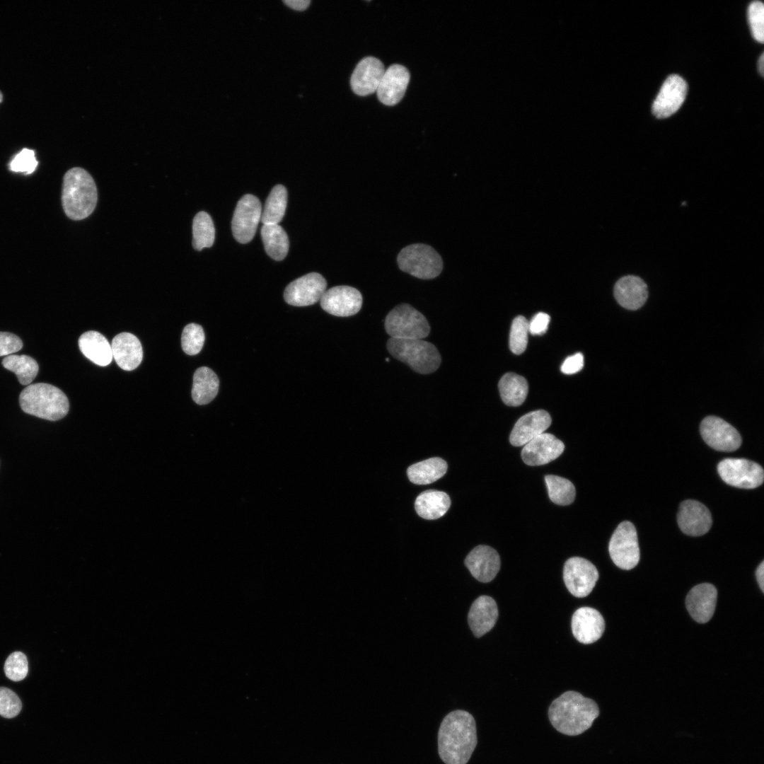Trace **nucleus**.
<instances>
[{
    "label": "nucleus",
    "mask_w": 764,
    "mask_h": 764,
    "mask_svg": "<svg viewBox=\"0 0 764 764\" xmlns=\"http://www.w3.org/2000/svg\"><path fill=\"white\" fill-rule=\"evenodd\" d=\"M384 326L387 334L394 339H424L430 332L425 316L407 303L392 309L386 317Z\"/></svg>",
    "instance_id": "nucleus-6"
},
{
    "label": "nucleus",
    "mask_w": 764,
    "mask_h": 764,
    "mask_svg": "<svg viewBox=\"0 0 764 764\" xmlns=\"http://www.w3.org/2000/svg\"><path fill=\"white\" fill-rule=\"evenodd\" d=\"M386 69L383 64L374 57L362 59L355 67L350 79L354 93L364 96L377 91Z\"/></svg>",
    "instance_id": "nucleus-18"
},
{
    "label": "nucleus",
    "mask_w": 764,
    "mask_h": 764,
    "mask_svg": "<svg viewBox=\"0 0 764 764\" xmlns=\"http://www.w3.org/2000/svg\"><path fill=\"white\" fill-rule=\"evenodd\" d=\"M717 471L724 482L743 489L756 488L764 478L763 468L744 458H725L719 463Z\"/></svg>",
    "instance_id": "nucleus-9"
},
{
    "label": "nucleus",
    "mask_w": 764,
    "mask_h": 764,
    "mask_svg": "<svg viewBox=\"0 0 764 764\" xmlns=\"http://www.w3.org/2000/svg\"><path fill=\"white\" fill-rule=\"evenodd\" d=\"M21 409L29 415L51 421L64 417L69 409L66 395L48 383L28 385L20 394Z\"/></svg>",
    "instance_id": "nucleus-4"
},
{
    "label": "nucleus",
    "mask_w": 764,
    "mask_h": 764,
    "mask_svg": "<svg viewBox=\"0 0 764 764\" xmlns=\"http://www.w3.org/2000/svg\"><path fill=\"white\" fill-rule=\"evenodd\" d=\"M38 164L33 150L23 149L18 152L9 163V169L25 175L33 173Z\"/></svg>",
    "instance_id": "nucleus-41"
},
{
    "label": "nucleus",
    "mask_w": 764,
    "mask_h": 764,
    "mask_svg": "<svg viewBox=\"0 0 764 764\" xmlns=\"http://www.w3.org/2000/svg\"><path fill=\"white\" fill-rule=\"evenodd\" d=\"M700 430L705 443L717 451H734L741 444L739 432L720 417H706L700 424Z\"/></svg>",
    "instance_id": "nucleus-13"
},
{
    "label": "nucleus",
    "mask_w": 764,
    "mask_h": 764,
    "mask_svg": "<svg viewBox=\"0 0 764 764\" xmlns=\"http://www.w3.org/2000/svg\"><path fill=\"white\" fill-rule=\"evenodd\" d=\"M79 346L83 354L94 364L105 366L112 359L111 345L100 332L90 330L79 339Z\"/></svg>",
    "instance_id": "nucleus-27"
},
{
    "label": "nucleus",
    "mask_w": 764,
    "mask_h": 764,
    "mask_svg": "<svg viewBox=\"0 0 764 764\" xmlns=\"http://www.w3.org/2000/svg\"><path fill=\"white\" fill-rule=\"evenodd\" d=\"M326 287L327 282L320 274L311 272L289 283L284 291V298L291 306H310L320 300Z\"/></svg>",
    "instance_id": "nucleus-12"
},
{
    "label": "nucleus",
    "mask_w": 764,
    "mask_h": 764,
    "mask_svg": "<svg viewBox=\"0 0 764 764\" xmlns=\"http://www.w3.org/2000/svg\"><path fill=\"white\" fill-rule=\"evenodd\" d=\"M23 342L19 337L7 332H0V357L9 356L19 351Z\"/></svg>",
    "instance_id": "nucleus-43"
},
{
    "label": "nucleus",
    "mask_w": 764,
    "mask_h": 764,
    "mask_svg": "<svg viewBox=\"0 0 764 764\" xmlns=\"http://www.w3.org/2000/svg\"><path fill=\"white\" fill-rule=\"evenodd\" d=\"M2 365L14 372L22 385H29L37 376L39 366L37 361L27 355L11 354L4 357Z\"/></svg>",
    "instance_id": "nucleus-34"
},
{
    "label": "nucleus",
    "mask_w": 764,
    "mask_h": 764,
    "mask_svg": "<svg viewBox=\"0 0 764 764\" xmlns=\"http://www.w3.org/2000/svg\"><path fill=\"white\" fill-rule=\"evenodd\" d=\"M204 339L202 327L197 323H190L184 328L182 332V348L187 354L195 355L202 349Z\"/></svg>",
    "instance_id": "nucleus-37"
},
{
    "label": "nucleus",
    "mask_w": 764,
    "mask_h": 764,
    "mask_svg": "<svg viewBox=\"0 0 764 764\" xmlns=\"http://www.w3.org/2000/svg\"><path fill=\"white\" fill-rule=\"evenodd\" d=\"M321 308L327 313L339 317L357 313L362 306L360 291L349 286H337L326 289L320 300Z\"/></svg>",
    "instance_id": "nucleus-14"
},
{
    "label": "nucleus",
    "mask_w": 764,
    "mask_h": 764,
    "mask_svg": "<svg viewBox=\"0 0 764 764\" xmlns=\"http://www.w3.org/2000/svg\"><path fill=\"white\" fill-rule=\"evenodd\" d=\"M465 565L478 581H491L500 569V557L492 548L480 545L473 548L465 559Z\"/></svg>",
    "instance_id": "nucleus-19"
},
{
    "label": "nucleus",
    "mask_w": 764,
    "mask_h": 764,
    "mask_svg": "<svg viewBox=\"0 0 764 764\" xmlns=\"http://www.w3.org/2000/svg\"><path fill=\"white\" fill-rule=\"evenodd\" d=\"M284 2L290 8L297 10H305L311 3L309 0H285Z\"/></svg>",
    "instance_id": "nucleus-46"
},
{
    "label": "nucleus",
    "mask_w": 764,
    "mask_h": 764,
    "mask_svg": "<svg viewBox=\"0 0 764 764\" xmlns=\"http://www.w3.org/2000/svg\"><path fill=\"white\" fill-rule=\"evenodd\" d=\"M397 261L400 269L422 279L437 277L443 268L442 260L431 246L416 243L407 245L399 253Z\"/></svg>",
    "instance_id": "nucleus-7"
},
{
    "label": "nucleus",
    "mask_w": 764,
    "mask_h": 764,
    "mask_svg": "<svg viewBox=\"0 0 764 764\" xmlns=\"http://www.w3.org/2000/svg\"><path fill=\"white\" fill-rule=\"evenodd\" d=\"M550 317L548 314L540 312L536 314L528 322V331L533 335L544 334L548 330Z\"/></svg>",
    "instance_id": "nucleus-44"
},
{
    "label": "nucleus",
    "mask_w": 764,
    "mask_h": 764,
    "mask_svg": "<svg viewBox=\"0 0 764 764\" xmlns=\"http://www.w3.org/2000/svg\"><path fill=\"white\" fill-rule=\"evenodd\" d=\"M758 71L760 72V75L763 76V74H764V54L763 53L761 54V55H760V58L758 59Z\"/></svg>",
    "instance_id": "nucleus-48"
},
{
    "label": "nucleus",
    "mask_w": 764,
    "mask_h": 764,
    "mask_svg": "<svg viewBox=\"0 0 764 764\" xmlns=\"http://www.w3.org/2000/svg\"><path fill=\"white\" fill-rule=\"evenodd\" d=\"M499 390L502 401L509 406H519L526 398V380L514 373H507L499 380Z\"/></svg>",
    "instance_id": "nucleus-32"
},
{
    "label": "nucleus",
    "mask_w": 764,
    "mask_h": 764,
    "mask_svg": "<svg viewBox=\"0 0 764 764\" xmlns=\"http://www.w3.org/2000/svg\"><path fill=\"white\" fill-rule=\"evenodd\" d=\"M677 519L681 530L691 536L705 534L712 523L710 510L701 502L691 499L681 502Z\"/></svg>",
    "instance_id": "nucleus-17"
},
{
    "label": "nucleus",
    "mask_w": 764,
    "mask_h": 764,
    "mask_svg": "<svg viewBox=\"0 0 764 764\" xmlns=\"http://www.w3.org/2000/svg\"><path fill=\"white\" fill-rule=\"evenodd\" d=\"M192 245L196 250L210 248L215 238V228L211 216L205 212H198L192 222Z\"/></svg>",
    "instance_id": "nucleus-35"
},
{
    "label": "nucleus",
    "mask_w": 764,
    "mask_h": 764,
    "mask_svg": "<svg viewBox=\"0 0 764 764\" xmlns=\"http://www.w3.org/2000/svg\"><path fill=\"white\" fill-rule=\"evenodd\" d=\"M451 505L449 496L444 492L429 490L421 492L415 499L417 514L427 520L443 516Z\"/></svg>",
    "instance_id": "nucleus-28"
},
{
    "label": "nucleus",
    "mask_w": 764,
    "mask_h": 764,
    "mask_svg": "<svg viewBox=\"0 0 764 764\" xmlns=\"http://www.w3.org/2000/svg\"><path fill=\"white\" fill-rule=\"evenodd\" d=\"M112 357L125 371L135 369L141 362L143 350L139 339L132 333L121 332L112 340Z\"/></svg>",
    "instance_id": "nucleus-26"
},
{
    "label": "nucleus",
    "mask_w": 764,
    "mask_h": 764,
    "mask_svg": "<svg viewBox=\"0 0 764 764\" xmlns=\"http://www.w3.org/2000/svg\"><path fill=\"white\" fill-rule=\"evenodd\" d=\"M261 236L267 255L277 261L284 259L289 243L287 234L283 228L279 224H263Z\"/></svg>",
    "instance_id": "nucleus-31"
},
{
    "label": "nucleus",
    "mask_w": 764,
    "mask_h": 764,
    "mask_svg": "<svg viewBox=\"0 0 764 764\" xmlns=\"http://www.w3.org/2000/svg\"><path fill=\"white\" fill-rule=\"evenodd\" d=\"M608 550L614 564L622 569H632L638 564L637 534L631 522L623 521L618 526L610 540Z\"/></svg>",
    "instance_id": "nucleus-8"
},
{
    "label": "nucleus",
    "mask_w": 764,
    "mask_h": 764,
    "mask_svg": "<svg viewBox=\"0 0 764 764\" xmlns=\"http://www.w3.org/2000/svg\"><path fill=\"white\" fill-rule=\"evenodd\" d=\"M528 321L522 316L512 321L509 335V348L515 354H522L528 344Z\"/></svg>",
    "instance_id": "nucleus-38"
},
{
    "label": "nucleus",
    "mask_w": 764,
    "mask_h": 764,
    "mask_svg": "<svg viewBox=\"0 0 764 764\" xmlns=\"http://www.w3.org/2000/svg\"><path fill=\"white\" fill-rule=\"evenodd\" d=\"M564 449L562 441L551 434L543 433L524 445L521 457L528 465H541L558 458Z\"/></svg>",
    "instance_id": "nucleus-16"
},
{
    "label": "nucleus",
    "mask_w": 764,
    "mask_h": 764,
    "mask_svg": "<svg viewBox=\"0 0 764 764\" xmlns=\"http://www.w3.org/2000/svg\"><path fill=\"white\" fill-rule=\"evenodd\" d=\"M552 419L549 413L543 410L528 412L520 417L510 434L509 441L514 446H524L528 442L544 433L550 426Z\"/></svg>",
    "instance_id": "nucleus-23"
},
{
    "label": "nucleus",
    "mask_w": 764,
    "mask_h": 764,
    "mask_svg": "<svg viewBox=\"0 0 764 764\" xmlns=\"http://www.w3.org/2000/svg\"><path fill=\"white\" fill-rule=\"evenodd\" d=\"M22 703L11 690L0 687V715L6 718L16 717L21 710Z\"/></svg>",
    "instance_id": "nucleus-42"
},
{
    "label": "nucleus",
    "mask_w": 764,
    "mask_h": 764,
    "mask_svg": "<svg viewBox=\"0 0 764 764\" xmlns=\"http://www.w3.org/2000/svg\"><path fill=\"white\" fill-rule=\"evenodd\" d=\"M550 500L558 505L565 506L572 504L575 498L576 490L573 483L569 480L554 475L545 477Z\"/></svg>",
    "instance_id": "nucleus-36"
},
{
    "label": "nucleus",
    "mask_w": 764,
    "mask_h": 764,
    "mask_svg": "<svg viewBox=\"0 0 764 764\" xmlns=\"http://www.w3.org/2000/svg\"><path fill=\"white\" fill-rule=\"evenodd\" d=\"M498 614L497 605L492 597L483 595L476 598L468 615V625L473 635L480 637L489 632L495 625Z\"/></svg>",
    "instance_id": "nucleus-25"
},
{
    "label": "nucleus",
    "mask_w": 764,
    "mask_h": 764,
    "mask_svg": "<svg viewBox=\"0 0 764 764\" xmlns=\"http://www.w3.org/2000/svg\"><path fill=\"white\" fill-rule=\"evenodd\" d=\"M598 579L596 567L589 560L572 557L568 559L563 568V579L568 591L574 596H588Z\"/></svg>",
    "instance_id": "nucleus-11"
},
{
    "label": "nucleus",
    "mask_w": 764,
    "mask_h": 764,
    "mask_svg": "<svg viewBox=\"0 0 764 764\" xmlns=\"http://www.w3.org/2000/svg\"><path fill=\"white\" fill-rule=\"evenodd\" d=\"M748 19L751 33L756 40L763 43L764 41V5L760 1L750 4L748 8Z\"/></svg>",
    "instance_id": "nucleus-40"
},
{
    "label": "nucleus",
    "mask_w": 764,
    "mask_h": 764,
    "mask_svg": "<svg viewBox=\"0 0 764 764\" xmlns=\"http://www.w3.org/2000/svg\"><path fill=\"white\" fill-rule=\"evenodd\" d=\"M286 204V189L282 185H275L266 199L260 221L263 224H278L284 216Z\"/></svg>",
    "instance_id": "nucleus-33"
},
{
    "label": "nucleus",
    "mask_w": 764,
    "mask_h": 764,
    "mask_svg": "<svg viewBox=\"0 0 764 764\" xmlns=\"http://www.w3.org/2000/svg\"><path fill=\"white\" fill-rule=\"evenodd\" d=\"M219 388L217 375L211 369L198 368L193 376L192 398L198 405H206L216 396Z\"/></svg>",
    "instance_id": "nucleus-29"
},
{
    "label": "nucleus",
    "mask_w": 764,
    "mask_h": 764,
    "mask_svg": "<svg viewBox=\"0 0 764 764\" xmlns=\"http://www.w3.org/2000/svg\"><path fill=\"white\" fill-rule=\"evenodd\" d=\"M410 72L403 65L394 64L386 69L377 88L380 102L394 105L403 98L410 81Z\"/></svg>",
    "instance_id": "nucleus-20"
},
{
    "label": "nucleus",
    "mask_w": 764,
    "mask_h": 764,
    "mask_svg": "<svg viewBox=\"0 0 764 764\" xmlns=\"http://www.w3.org/2000/svg\"><path fill=\"white\" fill-rule=\"evenodd\" d=\"M583 366L584 356L581 353L578 352L568 357L564 361L561 366V371L565 374H573L581 370Z\"/></svg>",
    "instance_id": "nucleus-45"
},
{
    "label": "nucleus",
    "mask_w": 764,
    "mask_h": 764,
    "mask_svg": "<svg viewBox=\"0 0 764 764\" xmlns=\"http://www.w3.org/2000/svg\"><path fill=\"white\" fill-rule=\"evenodd\" d=\"M261 214V203L257 197L247 194L241 198L231 221L233 235L238 242L247 243L253 238Z\"/></svg>",
    "instance_id": "nucleus-10"
},
{
    "label": "nucleus",
    "mask_w": 764,
    "mask_h": 764,
    "mask_svg": "<svg viewBox=\"0 0 764 764\" xmlns=\"http://www.w3.org/2000/svg\"><path fill=\"white\" fill-rule=\"evenodd\" d=\"M717 598V591L712 584L703 583L696 585L687 594V610L698 623H707L714 613Z\"/></svg>",
    "instance_id": "nucleus-22"
},
{
    "label": "nucleus",
    "mask_w": 764,
    "mask_h": 764,
    "mask_svg": "<svg viewBox=\"0 0 764 764\" xmlns=\"http://www.w3.org/2000/svg\"><path fill=\"white\" fill-rule=\"evenodd\" d=\"M476 724L469 712L458 710L442 720L438 732V751L446 764H466L477 745Z\"/></svg>",
    "instance_id": "nucleus-1"
},
{
    "label": "nucleus",
    "mask_w": 764,
    "mask_h": 764,
    "mask_svg": "<svg viewBox=\"0 0 764 764\" xmlns=\"http://www.w3.org/2000/svg\"><path fill=\"white\" fill-rule=\"evenodd\" d=\"M756 577L758 585L763 592H764V562L762 561L756 570Z\"/></svg>",
    "instance_id": "nucleus-47"
},
{
    "label": "nucleus",
    "mask_w": 764,
    "mask_h": 764,
    "mask_svg": "<svg viewBox=\"0 0 764 764\" xmlns=\"http://www.w3.org/2000/svg\"><path fill=\"white\" fill-rule=\"evenodd\" d=\"M572 630L579 642L587 644L597 641L605 630V621L601 614L591 607L577 609L572 618Z\"/></svg>",
    "instance_id": "nucleus-21"
},
{
    "label": "nucleus",
    "mask_w": 764,
    "mask_h": 764,
    "mask_svg": "<svg viewBox=\"0 0 764 764\" xmlns=\"http://www.w3.org/2000/svg\"><path fill=\"white\" fill-rule=\"evenodd\" d=\"M387 349L394 358L407 364L419 374L433 373L441 364V355L436 347L423 339L390 338L387 342Z\"/></svg>",
    "instance_id": "nucleus-5"
},
{
    "label": "nucleus",
    "mask_w": 764,
    "mask_h": 764,
    "mask_svg": "<svg viewBox=\"0 0 764 764\" xmlns=\"http://www.w3.org/2000/svg\"><path fill=\"white\" fill-rule=\"evenodd\" d=\"M598 715V706L594 700L572 690L562 693L548 708V717L552 727L568 736L584 733Z\"/></svg>",
    "instance_id": "nucleus-2"
},
{
    "label": "nucleus",
    "mask_w": 764,
    "mask_h": 764,
    "mask_svg": "<svg viewBox=\"0 0 764 764\" xmlns=\"http://www.w3.org/2000/svg\"><path fill=\"white\" fill-rule=\"evenodd\" d=\"M613 294L617 302L622 307L635 311L645 303L648 298V288L640 277L627 275L617 281Z\"/></svg>",
    "instance_id": "nucleus-24"
},
{
    "label": "nucleus",
    "mask_w": 764,
    "mask_h": 764,
    "mask_svg": "<svg viewBox=\"0 0 764 764\" xmlns=\"http://www.w3.org/2000/svg\"><path fill=\"white\" fill-rule=\"evenodd\" d=\"M97 200L96 183L86 170L76 167L65 173L62 201L64 211L69 219H86L94 211Z\"/></svg>",
    "instance_id": "nucleus-3"
},
{
    "label": "nucleus",
    "mask_w": 764,
    "mask_h": 764,
    "mask_svg": "<svg viewBox=\"0 0 764 764\" xmlns=\"http://www.w3.org/2000/svg\"><path fill=\"white\" fill-rule=\"evenodd\" d=\"M2 99H3V96H2V93L0 92V103L2 101Z\"/></svg>",
    "instance_id": "nucleus-49"
},
{
    "label": "nucleus",
    "mask_w": 764,
    "mask_h": 764,
    "mask_svg": "<svg viewBox=\"0 0 764 764\" xmlns=\"http://www.w3.org/2000/svg\"><path fill=\"white\" fill-rule=\"evenodd\" d=\"M688 86L685 81L677 74L667 77L652 104L653 115L664 119L674 114L683 103Z\"/></svg>",
    "instance_id": "nucleus-15"
},
{
    "label": "nucleus",
    "mask_w": 764,
    "mask_h": 764,
    "mask_svg": "<svg viewBox=\"0 0 764 764\" xmlns=\"http://www.w3.org/2000/svg\"><path fill=\"white\" fill-rule=\"evenodd\" d=\"M28 671V659L21 652L10 654L4 664V672L7 678L20 681L25 678Z\"/></svg>",
    "instance_id": "nucleus-39"
},
{
    "label": "nucleus",
    "mask_w": 764,
    "mask_h": 764,
    "mask_svg": "<svg viewBox=\"0 0 764 764\" xmlns=\"http://www.w3.org/2000/svg\"><path fill=\"white\" fill-rule=\"evenodd\" d=\"M447 468L448 465L444 459L434 457L411 465L407 470V474L411 482L427 485L443 477Z\"/></svg>",
    "instance_id": "nucleus-30"
}]
</instances>
